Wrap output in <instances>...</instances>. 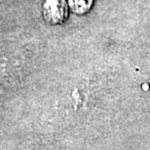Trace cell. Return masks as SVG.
<instances>
[{
    "mask_svg": "<svg viewBox=\"0 0 150 150\" xmlns=\"http://www.w3.org/2000/svg\"><path fill=\"white\" fill-rule=\"evenodd\" d=\"M92 0H70V6L76 14H83L91 7Z\"/></svg>",
    "mask_w": 150,
    "mask_h": 150,
    "instance_id": "2",
    "label": "cell"
},
{
    "mask_svg": "<svg viewBox=\"0 0 150 150\" xmlns=\"http://www.w3.org/2000/svg\"><path fill=\"white\" fill-rule=\"evenodd\" d=\"M44 15L48 22L59 23L67 17V4L64 0H46L44 4Z\"/></svg>",
    "mask_w": 150,
    "mask_h": 150,
    "instance_id": "1",
    "label": "cell"
}]
</instances>
